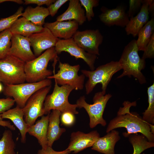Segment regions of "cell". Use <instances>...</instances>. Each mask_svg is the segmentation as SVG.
<instances>
[{
	"label": "cell",
	"instance_id": "1",
	"mask_svg": "<svg viewBox=\"0 0 154 154\" xmlns=\"http://www.w3.org/2000/svg\"><path fill=\"white\" fill-rule=\"evenodd\" d=\"M136 104V102H124L123 107L119 108L116 116L110 121L106 132L108 133L116 128L124 127L127 131L123 133L125 137H127L131 134L139 133L149 141L154 142V131L151 127V124L144 121L137 113L130 112V107Z\"/></svg>",
	"mask_w": 154,
	"mask_h": 154
},
{
	"label": "cell",
	"instance_id": "2",
	"mask_svg": "<svg viewBox=\"0 0 154 154\" xmlns=\"http://www.w3.org/2000/svg\"><path fill=\"white\" fill-rule=\"evenodd\" d=\"M138 51L136 40H131L125 46L118 61L123 71L117 78L132 76L141 84L146 82V78L141 71L145 67V62L140 58Z\"/></svg>",
	"mask_w": 154,
	"mask_h": 154
},
{
	"label": "cell",
	"instance_id": "3",
	"mask_svg": "<svg viewBox=\"0 0 154 154\" xmlns=\"http://www.w3.org/2000/svg\"><path fill=\"white\" fill-rule=\"evenodd\" d=\"M55 47L48 49L33 60L25 63L26 81L28 83L39 82L52 75V72L47 68L50 60L57 57Z\"/></svg>",
	"mask_w": 154,
	"mask_h": 154
},
{
	"label": "cell",
	"instance_id": "4",
	"mask_svg": "<svg viewBox=\"0 0 154 154\" xmlns=\"http://www.w3.org/2000/svg\"><path fill=\"white\" fill-rule=\"evenodd\" d=\"M74 90L73 87L67 85L59 86L55 81L52 93L47 96L44 102V114H48L52 110H57L61 113L69 112L74 114H78L77 105L71 104L68 101V96Z\"/></svg>",
	"mask_w": 154,
	"mask_h": 154
},
{
	"label": "cell",
	"instance_id": "5",
	"mask_svg": "<svg viewBox=\"0 0 154 154\" xmlns=\"http://www.w3.org/2000/svg\"><path fill=\"white\" fill-rule=\"evenodd\" d=\"M122 69L118 61H112L98 67L93 70H81L82 74L88 78L85 84L86 94H88L99 83L102 85V92L106 93V90L113 76Z\"/></svg>",
	"mask_w": 154,
	"mask_h": 154
},
{
	"label": "cell",
	"instance_id": "6",
	"mask_svg": "<svg viewBox=\"0 0 154 154\" xmlns=\"http://www.w3.org/2000/svg\"><path fill=\"white\" fill-rule=\"evenodd\" d=\"M25 62L12 55L0 59V81L5 85L25 83Z\"/></svg>",
	"mask_w": 154,
	"mask_h": 154
},
{
	"label": "cell",
	"instance_id": "7",
	"mask_svg": "<svg viewBox=\"0 0 154 154\" xmlns=\"http://www.w3.org/2000/svg\"><path fill=\"white\" fill-rule=\"evenodd\" d=\"M105 94L102 91L96 93L93 97L92 104L86 102L84 96H81L77 101L76 104L78 108H84L88 113L91 128H94L99 124L103 126L106 124L103 115L106 104L112 95L110 94Z\"/></svg>",
	"mask_w": 154,
	"mask_h": 154
},
{
	"label": "cell",
	"instance_id": "8",
	"mask_svg": "<svg viewBox=\"0 0 154 154\" xmlns=\"http://www.w3.org/2000/svg\"><path fill=\"white\" fill-rule=\"evenodd\" d=\"M52 83L51 79L47 78L36 82L7 85L3 91L5 95L13 98L17 106L22 108L33 94L42 88L51 85Z\"/></svg>",
	"mask_w": 154,
	"mask_h": 154
},
{
	"label": "cell",
	"instance_id": "9",
	"mask_svg": "<svg viewBox=\"0 0 154 154\" xmlns=\"http://www.w3.org/2000/svg\"><path fill=\"white\" fill-rule=\"evenodd\" d=\"M58 68L59 69L56 74L54 73L47 78L54 79L58 85H68L73 87L76 90L83 88L85 76L82 74L78 75L80 68L79 64L72 66L59 61Z\"/></svg>",
	"mask_w": 154,
	"mask_h": 154
},
{
	"label": "cell",
	"instance_id": "10",
	"mask_svg": "<svg viewBox=\"0 0 154 154\" xmlns=\"http://www.w3.org/2000/svg\"><path fill=\"white\" fill-rule=\"evenodd\" d=\"M52 86L42 88L33 94L22 108L26 123L30 126L34 125L37 119L44 115V102Z\"/></svg>",
	"mask_w": 154,
	"mask_h": 154
},
{
	"label": "cell",
	"instance_id": "11",
	"mask_svg": "<svg viewBox=\"0 0 154 154\" xmlns=\"http://www.w3.org/2000/svg\"><path fill=\"white\" fill-rule=\"evenodd\" d=\"M72 38L86 52L96 55H100L99 47L102 42L103 37L98 29L77 31Z\"/></svg>",
	"mask_w": 154,
	"mask_h": 154
},
{
	"label": "cell",
	"instance_id": "12",
	"mask_svg": "<svg viewBox=\"0 0 154 154\" xmlns=\"http://www.w3.org/2000/svg\"><path fill=\"white\" fill-rule=\"evenodd\" d=\"M55 48L57 54L62 52H67L76 59H83L91 70H94L97 55L86 52L75 42L72 38L67 39H59Z\"/></svg>",
	"mask_w": 154,
	"mask_h": 154
},
{
	"label": "cell",
	"instance_id": "13",
	"mask_svg": "<svg viewBox=\"0 0 154 154\" xmlns=\"http://www.w3.org/2000/svg\"><path fill=\"white\" fill-rule=\"evenodd\" d=\"M27 37L36 57L44 50L55 47L59 39L54 37L48 29L44 27L41 32L33 33Z\"/></svg>",
	"mask_w": 154,
	"mask_h": 154
},
{
	"label": "cell",
	"instance_id": "14",
	"mask_svg": "<svg viewBox=\"0 0 154 154\" xmlns=\"http://www.w3.org/2000/svg\"><path fill=\"white\" fill-rule=\"evenodd\" d=\"M11 46L8 55L14 56L25 63L36 57L32 51L27 37L13 34L11 39Z\"/></svg>",
	"mask_w": 154,
	"mask_h": 154
},
{
	"label": "cell",
	"instance_id": "15",
	"mask_svg": "<svg viewBox=\"0 0 154 154\" xmlns=\"http://www.w3.org/2000/svg\"><path fill=\"white\" fill-rule=\"evenodd\" d=\"M101 11L102 13L99 16L100 19L108 26L115 25L124 27L129 21V18L123 6L119 5L112 9L103 6Z\"/></svg>",
	"mask_w": 154,
	"mask_h": 154
},
{
	"label": "cell",
	"instance_id": "16",
	"mask_svg": "<svg viewBox=\"0 0 154 154\" xmlns=\"http://www.w3.org/2000/svg\"><path fill=\"white\" fill-rule=\"evenodd\" d=\"M100 135L97 131H93L88 133L78 131L72 133L70 142L66 149L70 152L76 153L84 149L92 147Z\"/></svg>",
	"mask_w": 154,
	"mask_h": 154
},
{
	"label": "cell",
	"instance_id": "17",
	"mask_svg": "<svg viewBox=\"0 0 154 154\" xmlns=\"http://www.w3.org/2000/svg\"><path fill=\"white\" fill-rule=\"evenodd\" d=\"M79 25L74 20L45 23L44 27L48 29L55 37L67 39L72 38L77 31Z\"/></svg>",
	"mask_w": 154,
	"mask_h": 154
},
{
	"label": "cell",
	"instance_id": "18",
	"mask_svg": "<svg viewBox=\"0 0 154 154\" xmlns=\"http://www.w3.org/2000/svg\"><path fill=\"white\" fill-rule=\"evenodd\" d=\"M149 0H143L142 5L139 12L134 17L130 18L125 27L127 35H132L135 37L142 27L149 21Z\"/></svg>",
	"mask_w": 154,
	"mask_h": 154
},
{
	"label": "cell",
	"instance_id": "19",
	"mask_svg": "<svg viewBox=\"0 0 154 154\" xmlns=\"http://www.w3.org/2000/svg\"><path fill=\"white\" fill-rule=\"evenodd\" d=\"M119 132L112 130L102 137H99L92 146V150L104 154H115L114 148L120 139Z\"/></svg>",
	"mask_w": 154,
	"mask_h": 154
},
{
	"label": "cell",
	"instance_id": "20",
	"mask_svg": "<svg viewBox=\"0 0 154 154\" xmlns=\"http://www.w3.org/2000/svg\"><path fill=\"white\" fill-rule=\"evenodd\" d=\"M1 117L3 119H9L13 122L21 133V142L25 143L29 126L25 121L22 108L17 106L1 114Z\"/></svg>",
	"mask_w": 154,
	"mask_h": 154
},
{
	"label": "cell",
	"instance_id": "21",
	"mask_svg": "<svg viewBox=\"0 0 154 154\" xmlns=\"http://www.w3.org/2000/svg\"><path fill=\"white\" fill-rule=\"evenodd\" d=\"M79 0H69L68 7L62 14L57 17L56 21H61L74 20L79 25H82L86 19L85 11Z\"/></svg>",
	"mask_w": 154,
	"mask_h": 154
},
{
	"label": "cell",
	"instance_id": "22",
	"mask_svg": "<svg viewBox=\"0 0 154 154\" xmlns=\"http://www.w3.org/2000/svg\"><path fill=\"white\" fill-rule=\"evenodd\" d=\"M50 113L41 116L34 125L29 127L27 133L36 137L42 147L46 149L48 146L47 131Z\"/></svg>",
	"mask_w": 154,
	"mask_h": 154
},
{
	"label": "cell",
	"instance_id": "23",
	"mask_svg": "<svg viewBox=\"0 0 154 154\" xmlns=\"http://www.w3.org/2000/svg\"><path fill=\"white\" fill-rule=\"evenodd\" d=\"M61 114L57 110H52L50 113L47 135L48 147H52L54 142L66 131L65 128L59 126Z\"/></svg>",
	"mask_w": 154,
	"mask_h": 154
},
{
	"label": "cell",
	"instance_id": "24",
	"mask_svg": "<svg viewBox=\"0 0 154 154\" xmlns=\"http://www.w3.org/2000/svg\"><path fill=\"white\" fill-rule=\"evenodd\" d=\"M44 29V27L36 25L22 17L18 18L10 29L12 35H19L27 37L33 33L41 32Z\"/></svg>",
	"mask_w": 154,
	"mask_h": 154
},
{
	"label": "cell",
	"instance_id": "25",
	"mask_svg": "<svg viewBox=\"0 0 154 154\" xmlns=\"http://www.w3.org/2000/svg\"><path fill=\"white\" fill-rule=\"evenodd\" d=\"M49 15L48 8L37 6L35 7H28L22 16L34 24L42 26L45 23V18Z\"/></svg>",
	"mask_w": 154,
	"mask_h": 154
},
{
	"label": "cell",
	"instance_id": "26",
	"mask_svg": "<svg viewBox=\"0 0 154 154\" xmlns=\"http://www.w3.org/2000/svg\"><path fill=\"white\" fill-rule=\"evenodd\" d=\"M154 33V18L151 20L142 27L138 33L136 43L139 51H144L151 38Z\"/></svg>",
	"mask_w": 154,
	"mask_h": 154
},
{
	"label": "cell",
	"instance_id": "27",
	"mask_svg": "<svg viewBox=\"0 0 154 154\" xmlns=\"http://www.w3.org/2000/svg\"><path fill=\"white\" fill-rule=\"evenodd\" d=\"M129 140L133 149V154H141L145 150L154 147V142L149 141L143 135H129Z\"/></svg>",
	"mask_w": 154,
	"mask_h": 154
},
{
	"label": "cell",
	"instance_id": "28",
	"mask_svg": "<svg viewBox=\"0 0 154 154\" xmlns=\"http://www.w3.org/2000/svg\"><path fill=\"white\" fill-rule=\"evenodd\" d=\"M15 144L10 130H6L0 139V154H16Z\"/></svg>",
	"mask_w": 154,
	"mask_h": 154
},
{
	"label": "cell",
	"instance_id": "29",
	"mask_svg": "<svg viewBox=\"0 0 154 154\" xmlns=\"http://www.w3.org/2000/svg\"><path fill=\"white\" fill-rule=\"evenodd\" d=\"M148 106L143 113V119L150 124H154V83L148 87Z\"/></svg>",
	"mask_w": 154,
	"mask_h": 154
},
{
	"label": "cell",
	"instance_id": "30",
	"mask_svg": "<svg viewBox=\"0 0 154 154\" xmlns=\"http://www.w3.org/2000/svg\"><path fill=\"white\" fill-rule=\"evenodd\" d=\"M12 36L10 29L0 33V59L4 58L8 55L11 46Z\"/></svg>",
	"mask_w": 154,
	"mask_h": 154
},
{
	"label": "cell",
	"instance_id": "31",
	"mask_svg": "<svg viewBox=\"0 0 154 154\" xmlns=\"http://www.w3.org/2000/svg\"><path fill=\"white\" fill-rule=\"evenodd\" d=\"M23 9L22 7H20L14 14L0 19V33L11 28L19 17L22 16Z\"/></svg>",
	"mask_w": 154,
	"mask_h": 154
},
{
	"label": "cell",
	"instance_id": "32",
	"mask_svg": "<svg viewBox=\"0 0 154 154\" xmlns=\"http://www.w3.org/2000/svg\"><path fill=\"white\" fill-rule=\"evenodd\" d=\"M82 5L85 8L86 17L88 21H90L94 16L93 8L99 5V1L98 0H80Z\"/></svg>",
	"mask_w": 154,
	"mask_h": 154
},
{
	"label": "cell",
	"instance_id": "33",
	"mask_svg": "<svg viewBox=\"0 0 154 154\" xmlns=\"http://www.w3.org/2000/svg\"><path fill=\"white\" fill-rule=\"evenodd\" d=\"M142 0H130L129 8L127 13L129 18L134 17V15L140 11L142 3Z\"/></svg>",
	"mask_w": 154,
	"mask_h": 154
},
{
	"label": "cell",
	"instance_id": "34",
	"mask_svg": "<svg viewBox=\"0 0 154 154\" xmlns=\"http://www.w3.org/2000/svg\"><path fill=\"white\" fill-rule=\"evenodd\" d=\"M154 57V33L152 35L149 42L144 51L142 58L144 60L147 58H152Z\"/></svg>",
	"mask_w": 154,
	"mask_h": 154
},
{
	"label": "cell",
	"instance_id": "35",
	"mask_svg": "<svg viewBox=\"0 0 154 154\" xmlns=\"http://www.w3.org/2000/svg\"><path fill=\"white\" fill-rule=\"evenodd\" d=\"M15 103L14 100L10 97L0 98V114L11 109Z\"/></svg>",
	"mask_w": 154,
	"mask_h": 154
},
{
	"label": "cell",
	"instance_id": "36",
	"mask_svg": "<svg viewBox=\"0 0 154 154\" xmlns=\"http://www.w3.org/2000/svg\"><path fill=\"white\" fill-rule=\"evenodd\" d=\"M74 114L69 112L61 113L60 117L62 123L66 126L72 125L75 121Z\"/></svg>",
	"mask_w": 154,
	"mask_h": 154
},
{
	"label": "cell",
	"instance_id": "37",
	"mask_svg": "<svg viewBox=\"0 0 154 154\" xmlns=\"http://www.w3.org/2000/svg\"><path fill=\"white\" fill-rule=\"evenodd\" d=\"M68 1V0H56L54 3L48 7L50 15L52 17L54 16L57 13L60 8Z\"/></svg>",
	"mask_w": 154,
	"mask_h": 154
},
{
	"label": "cell",
	"instance_id": "38",
	"mask_svg": "<svg viewBox=\"0 0 154 154\" xmlns=\"http://www.w3.org/2000/svg\"><path fill=\"white\" fill-rule=\"evenodd\" d=\"M70 152L65 149L62 151H56L53 149L52 147H48L46 149L42 148L39 150L37 154H68Z\"/></svg>",
	"mask_w": 154,
	"mask_h": 154
},
{
	"label": "cell",
	"instance_id": "39",
	"mask_svg": "<svg viewBox=\"0 0 154 154\" xmlns=\"http://www.w3.org/2000/svg\"><path fill=\"white\" fill-rule=\"evenodd\" d=\"M24 3L25 5L31 4H36L38 6H40L45 5L49 7L51 4L54 3L55 0H25Z\"/></svg>",
	"mask_w": 154,
	"mask_h": 154
},
{
	"label": "cell",
	"instance_id": "40",
	"mask_svg": "<svg viewBox=\"0 0 154 154\" xmlns=\"http://www.w3.org/2000/svg\"><path fill=\"white\" fill-rule=\"evenodd\" d=\"M0 125L4 127H7L11 130H14L15 129L14 126L12 125L10 122L3 120L1 117V114H0Z\"/></svg>",
	"mask_w": 154,
	"mask_h": 154
},
{
	"label": "cell",
	"instance_id": "41",
	"mask_svg": "<svg viewBox=\"0 0 154 154\" xmlns=\"http://www.w3.org/2000/svg\"><path fill=\"white\" fill-rule=\"evenodd\" d=\"M148 11L149 14L152 17H154V1L153 0H149Z\"/></svg>",
	"mask_w": 154,
	"mask_h": 154
},
{
	"label": "cell",
	"instance_id": "42",
	"mask_svg": "<svg viewBox=\"0 0 154 154\" xmlns=\"http://www.w3.org/2000/svg\"><path fill=\"white\" fill-rule=\"evenodd\" d=\"M7 1L13 2L19 4H22L24 3L21 0H0V4Z\"/></svg>",
	"mask_w": 154,
	"mask_h": 154
},
{
	"label": "cell",
	"instance_id": "43",
	"mask_svg": "<svg viewBox=\"0 0 154 154\" xmlns=\"http://www.w3.org/2000/svg\"><path fill=\"white\" fill-rule=\"evenodd\" d=\"M3 86L0 83V92L3 90Z\"/></svg>",
	"mask_w": 154,
	"mask_h": 154
},
{
	"label": "cell",
	"instance_id": "44",
	"mask_svg": "<svg viewBox=\"0 0 154 154\" xmlns=\"http://www.w3.org/2000/svg\"></svg>",
	"mask_w": 154,
	"mask_h": 154
}]
</instances>
